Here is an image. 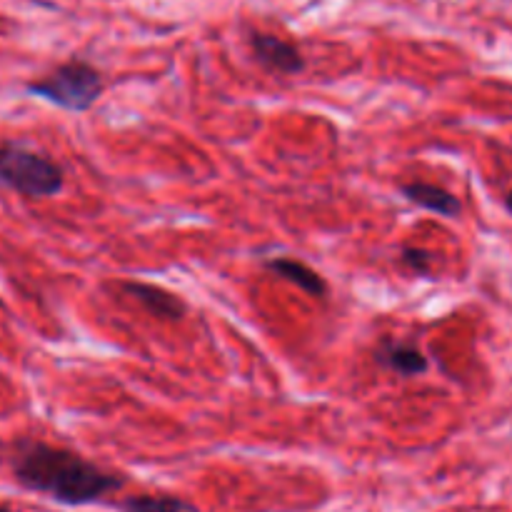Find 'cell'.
I'll list each match as a JSON object with an SVG mask.
<instances>
[{"mask_svg":"<svg viewBox=\"0 0 512 512\" xmlns=\"http://www.w3.org/2000/svg\"><path fill=\"white\" fill-rule=\"evenodd\" d=\"M13 475L23 488L63 505H90L123 485V478L90 463L73 450L23 443L13 458Z\"/></svg>","mask_w":512,"mask_h":512,"instance_id":"1","label":"cell"},{"mask_svg":"<svg viewBox=\"0 0 512 512\" xmlns=\"http://www.w3.org/2000/svg\"><path fill=\"white\" fill-rule=\"evenodd\" d=\"M0 185L23 198H53L63 190L65 175L55 160L23 143H0Z\"/></svg>","mask_w":512,"mask_h":512,"instance_id":"2","label":"cell"},{"mask_svg":"<svg viewBox=\"0 0 512 512\" xmlns=\"http://www.w3.org/2000/svg\"><path fill=\"white\" fill-rule=\"evenodd\" d=\"M103 88V75L98 68H93L85 60H68L45 78L28 83L25 90L35 98L58 105V108L83 113V110L93 108L95 100L103 95Z\"/></svg>","mask_w":512,"mask_h":512,"instance_id":"3","label":"cell"},{"mask_svg":"<svg viewBox=\"0 0 512 512\" xmlns=\"http://www.w3.org/2000/svg\"><path fill=\"white\" fill-rule=\"evenodd\" d=\"M248 40L255 60H258L263 68L280 75H295L305 70L303 53H300L298 45L290 43V40L278 38V35L273 33H260V30H253Z\"/></svg>","mask_w":512,"mask_h":512,"instance_id":"4","label":"cell"},{"mask_svg":"<svg viewBox=\"0 0 512 512\" xmlns=\"http://www.w3.org/2000/svg\"><path fill=\"white\" fill-rule=\"evenodd\" d=\"M375 363L383 365L385 370L395 375H403V378H415V375L428 373L430 363L425 358L423 350L418 345L400 343V340H380L378 350L373 353Z\"/></svg>","mask_w":512,"mask_h":512,"instance_id":"5","label":"cell"},{"mask_svg":"<svg viewBox=\"0 0 512 512\" xmlns=\"http://www.w3.org/2000/svg\"><path fill=\"white\" fill-rule=\"evenodd\" d=\"M120 288L135 300V303L143 305L150 315L163 320H180L188 308H185L183 300L178 295L168 293V290L158 288V285H148V283H123Z\"/></svg>","mask_w":512,"mask_h":512,"instance_id":"6","label":"cell"},{"mask_svg":"<svg viewBox=\"0 0 512 512\" xmlns=\"http://www.w3.org/2000/svg\"><path fill=\"white\" fill-rule=\"evenodd\" d=\"M400 193H403V198H408L410 203L420 205V208L430 210V213L443 215V218H458V215L463 213V205H460V200L455 198L450 190L440 188V185L420 183V180H415V183L403 185V188H400Z\"/></svg>","mask_w":512,"mask_h":512,"instance_id":"7","label":"cell"},{"mask_svg":"<svg viewBox=\"0 0 512 512\" xmlns=\"http://www.w3.org/2000/svg\"><path fill=\"white\" fill-rule=\"evenodd\" d=\"M265 268L270 270L273 275H278V278L288 280V283L298 285L300 290H305L308 295H313V298H320L323 300L325 295H328V283H325L323 278H320L318 273H315L313 268H308L305 263H300V260L295 258H273L265 263Z\"/></svg>","mask_w":512,"mask_h":512,"instance_id":"8","label":"cell"},{"mask_svg":"<svg viewBox=\"0 0 512 512\" xmlns=\"http://www.w3.org/2000/svg\"><path fill=\"white\" fill-rule=\"evenodd\" d=\"M123 512H200L195 505L173 495H135L118 505Z\"/></svg>","mask_w":512,"mask_h":512,"instance_id":"9","label":"cell"},{"mask_svg":"<svg viewBox=\"0 0 512 512\" xmlns=\"http://www.w3.org/2000/svg\"><path fill=\"white\" fill-rule=\"evenodd\" d=\"M435 255L425 248H415V245H408V248L400 250V263L405 268H410L418 275H430V265H433Z\"/></svg>","mask_w":512,"mask_h":512,"instance_id":"10","label":"cell"},{"mask_svg":"<svg viewBox=\"0 0 512 512\" xmlns=\"http://www.w3.org/2000/svg\"><path fill=\"white\" fill-rule=\"evenodd\" d=\"M505 208H508V213L512 215V190L508 195H505Z\"/></svg>","mask_w":512,"mask_h":512,"instance_id":"11","label":"cell"},{"mask_svg":"<svg viewBox=\"0 0 512 512\" xmlns=\"http://www.w3.org/2000/svg\"><path fill=\"white\" fill-rule=\"evenodd\" d=\"M0 512H8V508H3V505H0Z\"/></svg>","mask_w":512,"mask_h":512,"instance_id":"12","label":"cell"}]
</instances>
